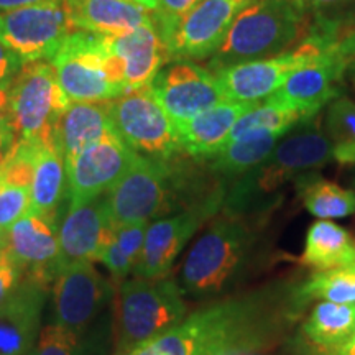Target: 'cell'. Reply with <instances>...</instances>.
<instances>
[{
  "label": "cell",
  "mask_w": 355,
  "mask_h": 355,
  "mask_svg": "<svg viewBox=\"0 0 355 355\" xmlns=\"http://www.w3.org/2000/svg\"><path fill=\"white\" fill-rule=\"evenodd\" d=\"M263 343V316L257 303L235 300L186 318L132 355H234Z\"/></svg>",
  "instance_id": "cell-1"
},
{
  "label": "cell",
  "mask_w": 355,
  "mask_h": 355,
  "mask_svg": "<svg viewBox=\"0 0 355 355\" xmlns=\"http://www.w3.org/2000/svg\"><path fill=\"white\" fill-rule=\"evenodd\" d=\"M309 24L306 12L288 0H255L239 13L211 56L212 73L286 53L303 42Z\"/></svg>",
  "instance_id": "cell-2"
},
{
  "label": "cell",
  "mask_w": 355,
  "mask_h": 355,
  "mask_svg": "<svg viewBox=\"0 0 355 355\" xmlns=\"http://www.w3.org/2000/svg\"><path fill=\"white\" fill-rule=\"evenodd\" d=\"M255 235L235 217H222L191 247L181 268L183 293L209 296L225 291L250 263Z\"/></svg>",
  "instance_id": "cell-3"
},
{
  "label": "cell",
  "mask_w": 355,
  "mask_h": 355,
  "mask_svg": "<svg viewBox=\"0 0 355 355\" xmlns=\"http://www.w3.org/2000/svg\"><path fill=\"white\" fill-rule=\"evenodd\" d=\"M51 64L71 102L112 101L127 92L123 61L104 35L76 30L66 37Z\"/></svg>",
  "instance_id": "cell-4"
},
{
  "label": "cell",
  "mask_w": 355,
  "mask_h": 355,
  "mask_svg": "<svg viewBox=\"0 0 355 355\" xmlns=\"http://www.w3.org/2000/svg\"><path fill=\"white\" fill-rule=\"evenodd\" d=\"M186 316L183 290L166 278H133L121 288L119 349L130 352L166 332Z\"/></svg>",
  "instance_id": "cell-5"
},
{
  "label": "cell",
  "mask_w": 355,
  "mask_h": 355,
  "mask_svg": "<svg viewBox=\"0 0 355 355\" xmlns=\"http://www.w3.org/2000/svg\"><path fill=\"white\" fill-rule=\"evenodd\" d=\"M69 102L51 63L33 61L21 64L8 86L13 133L19 140H42L58 135L61 115Z\"/></svg>",
  "instance_id": "cell-6"
},
{
  "label": "cell",
  "mask_w": 355,
  "mask_h": 355,
  "mask_svg": "<svg viewBox=\"0 0 355 355\" xmlns=\"http://www.w3.org/2000/svg\"><path fill=\"white\" fill-rule=\"evenodd\" d=\"M332 56L343 58L350 64L354 63L347 55H344L337 48L329 46L316 37L306 35L303 42L291 51L273 58H265V60L229 66V68L216 71L214 74L225 99L242 102V104H257L282 87L293 73Z\"/></svg>",
  "instance_id": "cell-7"
},
{
  "label": "cell",
  "mask_w": 355,
  "mask_h": 355,
  "mask_svg": "<svg viewBox=\"0 0 355 355\" xmlns=\"http://www.w3.org/2000/svg\"><path fill=\"white\" fill-rule=\"evenodd\" d=\"M173 194L175 180L168 162L137 155L125 175L107 191L109 219L112 225L150 224L171 209Z\"/></svg>",
  "instance_id": "cell-8"
},
{
  "label": "cell",
  "mask_w": 355,
  "mask_h": 355,
  "mask_svg": "<svg viewBox=\"0 0 355 355\" xmlns=\"http://www.w3.org/2000/svg\"><path fill=\"white\" fill-rule=\"evenodd\" d=\"M76 32L64 0L0 12V43L21 61H46L55 56L68 35Z\"/></svg>",
  "instance_id": "cell-9"
},
{
  "label": "cell",
  "mask_w": 355,
  "mask_h": 355,
  "mask_svg": "<svg viewBox=\"0 0 355 355\" xmlns=\"http://www.w3.org/2000/svg\"><path fill=\"white\" fill-rule=\"evenodd\" d=\"M115 132L135 153L168 159L181 152L175 123L150 94L148 86L110 101Z\"/></svg>",
  "instance_id": "cell-10"
},
{
  "label": "cell",
  "mask_w": 355,
  "mask_h": 355,
  "mask_svg": "<svg viewBox=\"0 0 355 355\" xmlns=\"http://www.w3.org/2000/svg\"><path fill=\"white\" fill-rule=\"evenodd\" d=\"M148 91L173 122L188 121L227 101L209 68L186 60L165 66L148 84Z\"/></svg>",
  "instance_id": "cell-11"
},
{
  "label": "cell",
  "mask_w": 355,
  "mask_h": 355,
  "mask_svg": "<svg viewBox=\"0 0 355 355\" xmlns=\"http://www.w3.org/2000/svg\"><path fill=\"white\" fill-rule=\"evenodd\" d=\"M332 159V145L321 123L314 117L304 125L286 133L259 168L254 170V183L261 193H273L291 178L319 170Z\"/></svg>",
  "instance_id": "cell-12"
},
{
  "label": "cell",
  "mask_w": 355,
  "mask_h": 355,
  "mask_svg": "<svg viewBox=\"0 0 355 355\" xmlns=\"http://www.w3.org/2000/svg\"><path fill=\"white\" fill-rule=\"evenodd\" d=\"M137 155L114 130L64 162L71 206L107 193L125 175Z\"/></svg>",
  "instance_id": "cell-13"
},
{
  "label": "cell",
  "mask_w": 355,
  "mask_h": 355,
  "mask_svg": "<svg viewBox=\"0 0 355 355\" xmlns=\"http://www.w3.org/2000/svg\"><path fill=\"white\" fill-rule=\"evenodd\" d=\"M255 0H202L180 20L165 44L171 60H204L219 50L234 20Z\"/></svg>",
  "instance_id": "cell-14"
},
{
  "label": "cell",
  "mask_w": 355,
  "mask_h": 355,
  "mask_svg": "<svg viewBox=\"0 0 355 355\" xmlns=\"http://www.w3.org/2000/svg\"><path fill=\"white\" fill-rule=\"evenodd\" d=\"M220 194L196 204L180 214L157 219L148 224L140 259L135 265V275L146 279L165 278L193 234L207 217L219 209Z\"/></svg>",
  "instance_id": "cell-15"
},
{
  "label": "cell",
  "mask_w": 355,
  "mask_h": 355,
  "mask_svg": "<svg viewBox=\"0 0 355 355\" xmlns=\"http://www.w3.org/2000/svg\"><path fill=\"white\" fill-rule=\"evenodd\" d=\"M109 282L92 261H79L58 275L53 286V314L58 326L81 336L110 298Z\"/></svg>",
  "instance_id": "cell-16"
},
{
  "label": "cell",
  "mask_w": 355,
  "mask_h": 355,
  "mask_svg": "<svg viewBox=\"0 0 355 355\" xmlns=\"http://www.w3.org/2000/svg\"><path fill=\"white\" fill-rule=\"evenodd\" d=\"M20 272L51 283L56 279L60 257V227L56 216L28 214L7 230V247L3 248Z\"/></svg>",
  "instance_id": "cell-17"
},
{
  "label": "cell",
  "mask_w": 355,
  "mask_h": 355,
  "mask_svg": "<svg viewBox=\"0 0 355 355\" xmlns=\"http://www.w3.org/2000/svg\"><path fill=\"white\" fill-rule=\"evenodd\" d=\"M350 66L343 58H326L293 73L265 102L296 110L304 119L316 117L322 105L340 96L339 81Z\"/></svg>",
  "instance_id": "cell-18"
},
{
  "label": "cell",
  "mask_w": 355,
  "mask_h": 355,
  "mask_svg": "<svg viewBox=\"0 0 355 355\" xmlns=\"http://www.w3.org/2000/svg\"><path fill=\"white\" fill-rule=\"evenodd\" d=\"M114 235L105 198L69 206L60 227V257L56 277L68 266L79 261H97L101 250Z\"/></svg>",
  "instance_id": "cell-19"
},
{
  "label": "cell",
  "mask_w": 355,
  "mask_h": 355,
  "mask_svg": "<svg viewBox=\"0 0 355 355\" xmlns=\"http://www.w3.org/2000/svg\"><path fill=\"white\" fill-rule=\"evenodd\" d=\"M48 286L44 279L25 275L0 303V355H26L32 350Z\"/></svg>",
  "instance_id": "cell-20"
},
{
  "label": "cell",
  "mask_w": 355,
  "mask_h": 355,
  "mask_svg": "<svg viewBox=\"0 0 355 355\" xmlns=\"http://www.w3.org/2000/svg\"><path fill=\"white\" fill-rule=\"evenodd\" d=\"M105 38L110 50L123 61L127 92L148 86L171 60L165 42L153 24L139 26L119 37Z\"/></svg>",
  "instance_id": "cell-21"
},
{
  "label": "cell",
  "mask_w": 355,
  "mask_h": 355,
  "mask_svg": "<svg viewBox=\"0 0 355 355\" xmlns=\"http://www.w3.org/2000/svg\"><path fill=\"white\" fill-rule=\"evenodd\" d=\"M254 104L224 101L206 112L175 123L181 152L196 158H212L227 144L235 122Z\"/></svg>",
  "instance_id": "cell-22"
},
{
  "label": "cell",
  "mask_w": 355,
  "mask_h": 355,
  "mask_svg": "<svg viewBox=\"0 0 355 355\" xmlns=\"http://www.w3.org/2000/svg\"><path fill=\"white\" fill-rule=\"evenodd\" d=\"M76 30L119 37L153 24V13L132 0H64Z\"/></svg>",
  "instance_id": "cell-23"
},
{
  "label": "cell",
  "mask_w": 355,
  "mask_h": 355,
  "mask_svg": "<svg viewBox=\"0 0 355 355\" xmlns=\"http://www.w3.org/2000/svg\"><path fill=\"white\" fill-rule=\"evenodd\" d=\"M114 130L110 101L69 102L58 125V140L63 150L64 162L74 158L86 146Z\"/></svg>",
  "instance_id": "cell-24"
},
{
  "label": "cell",
  "mask_w": 355,
  "mask_h": 355,
  "mask_svg": "<svg viewBox=\"0 0 355 355\" xmlns=\"http://www.w3.org/2000/svg\"><path fill=\"white\" fill-rule=\"evenodd\" d=\"M66 165L58 135L38 140L37 165L32 183L30 212L42 216H56L64 193Z\"/></svg>",
  "instance_id": "cell-25"
},
{
  "label": "cell",
  "mask_w": 355,
  "mask_h": 355,
  "mask_svg": "<svg viewBox=\"0 0 355 355\" xmlns=\"http://www.w3.org/2000/svg\"><path fill=\"white\" fill-rule=\"evenodd\" d=\"M303 263L319 270L339 268L355 263V242L336 222L319 219L306 235Z\"/></svg>",
  "instance_id": "cell-26"
},
{
  "label": "cell",
  "mask_w": 355,
  "mask_h": 355,
  "mask_svg": "<svg viewBox=\"0 0 355 355\" xmlns=\"http://www.w3.org/2000/svg\"><path fill=\"white\" fill-rule=\"evenodd\" d=\"M286 133L257 130L230 141L216 155L214 170L225 176H242L259 168Z\"/></svg>",
  "instance_id": "cell-27"
},
{
  "label": "cell",
  "mask_w": 355,
  "mask_h": 355,
  "mask_svg": "<svg viewBox=\"0 0 355 355\" xmlns=\"http://www.w3.org/2000/svg\"><path fill=\"white\" fill-rule=\"evenodd\" d=\"M303 331L324 354L340 347L355 331V304L327 301L316 304L303 324Z\"/></svg>",
  "instance_id": "cell-28"
},
{
  "label": "cell",
  "mask_w": 355,
  "mask_h": 355,
  "mask_svg": "<svg viewBox=\"0 0 355 355\" xmlns=\"http://www.w3.org/2000/svg\"><path fill=\"white\" fill-rule=\"evenodd\" d=\"M326 123L332 158L340 166L355 165V102L340 96L332 101L327 107Z\"/></svg>",
  "instance_id": "cell-29"
},
{
  "label": "cell",
  "mask_w": 355,
  "mask_h": 355,
  "mask_svg": "<svg viewBox=\"0 0 355 355\" xmlns=\"http://www.w3.org/2000/svg\"><path fill=\"white\" fill-rule=\"evenodd\" d=\"M303 300H324L327 303L355 304V263L321 270L301 286Z\"/></svg>",
  "instance_id": "cell-30"
},
{
  "label": "cell",
  "mask_w": 355,
  "mask_h": 355,
  "mask_svg": "<svg viewBox=\"0 0 355 355\" xmlns=\"http://www.w3.org/2000/svg\"><path fill=\"white\" fill-rule=\"evenodd\" d=\"M303 121H306V119L300 112H296V110L279 107V105L268 104L265 101L257 102L235 122L227 144L241 139L245 133L257 130L288 133L293 127L298 125Z\"/></svg>",
  "instance_id": "cell-31"
},
{
  "label": "cell",
  "mask_w": 355,
  "mask_h": 355,
  "mask_svg": "<svg viewBox=\"0 0 355 355\" xmlns=\"http://www.w3.org/2000/svg\"><path fill=\"white\" fill-rule=\"evenodd\" d=\"M306 209L318 219H340L355 214V193L331 181L318 180L303 191Z\"/></svg>",
  "instance_id": "cell-32"
},
{
  "label": "cell",
  "mask_w": 355,
  "mask_h": 355,
  "mask_svg": "<svg viewBox=\"0 0 355 355\" xmlns=\"http://www.w3.org/2000/svg\"><path fill=\"white\" fill-rule=\"evenodd\" d=\"M32 188L12 181L0 171V229L8 230L30 212Z\"/></svg>",
  "instance_id": "cell-33"
},
{
  "label": "cell",
  "mask_w": 355,
  "mask_h": 355,
  "mask_svg": "<svg viewBox=\"0 0 355 355\" xmlns=\"http://www.w3.org/2000/svg\"><path fill=\"white\" fill-rule=\"evenodd\" d=\"M26 355H86L76 332L53 324L40 332L38 344Z\"/></svg>",
  "instance_id": "cell-34"
},
{
  "label": "cell",
  "mask_w": 355,
  "mask_h": 355,
  "mask_svg": "<svg viewBox=\"0 0 355 355\" xmlns=\"http://www.w3.org/2000/svg\"><path fill=\"white\" fill-rule=\"evenodd\" d=\"M202 0H159L153 13V25L158 30L163 42L184 15L193 10Z\"/></svg>",
  "instance_id": "cell-35"
},
{
  "label": "cell",
  "mask_w": 355,
  "mask_h": 355,
  "mask_svg": "<svg viewBox=\"0 0 355 355\" xmlns=\"http://www.w3.org/2000/svg\"><path fill=\"white\" fill-rule=\"evenodd\" d=\"M148 224L139 222V224H125V225H114V239L121 250L127 255V259L137 265L140 259L141 247H144L145 234Z\"/></svg>",
  "instance_id": "cell-36"
},
{
  "label": "cell",
  "mask_w": 355,
  "mask_h": 355,
  "mask_svg": "<svg viewBox=\"0 0 355 355\" xmlns=\"http://www.w3.org/2000/svg\"><path fill=\"white\" fill-rule=\"evenodd\" d=\"M99 261H102V263L107 266L109 272L112 273V277L115 279H122L123 277H127L132 270H135V265H133L132 261L127 259V255L121 250V247L115 242L114 235L112 239L105 243V247L101 250Z\"/></svg>",
  "instance_id": "cell-37"
},
{
  "label": "cell",
  "mask_w": 355,
  "mask_h": 355,
  "mask_svg": "<svg viewBox=\"0 0 355 355\" xmlns=\"http://www.w3.org/2000/svg\"><path fill=\"white\" fill-rule=\"evenodd\" d=\"M24 273L13 261L8 259L6 250L0 252V303L19 286Z\"/></svg>",
  "instance_id": "cell-38"
},
{
  "label": "cell",
  "mask_w": 355,
  "mask_h": 355,
  "mask_svg": "<svg viewBox=\"0 0 355 355\" xmlns=\"http://www.w3.org/2000/svg\"><path fill=\"white\" fill-rule=\"evenodd\" d=\"M21 68V61L6 44L0 43V89H8L12 79Z\"/></svg>",
  "instance_id": "cell-39"
},
{
  "label": "cell",
  "mask_w": 355,
  "mask_h": 355,
  "mask_svg": "<svg viewBox=\"0 0 355 355\" xmlns=\"http://www.w3.org/2000/svg\"><path fill=\"white\" fill-rule=\"evenodd\" d=\"M0 132H13L10 127V104H8V89H0Z\"/></svg>",
  "instance_id": "cell-40"
},
{
  "label": "cell",
  "mask_w": 355,
  "mask_h": 355,
  "mask_svg": "<svg viewBox=\"0 0 355 355\" xmlns=\"http://www.w3.org/2000/svg\"><path fill=\"white\" fill-rule=\"evenodd\" d=\"M288 2H291L295 7H298L300 10L308 12V10H314V8L336 6V3L344 2V0H288Z\"/></svg>",
  "instance_id": "cell-41"
},
{
  "label": "cell",
  "mask_w": 355,
  "mask_h": 355,
  "mask_svg": "<svg viewBox=\"0 0 355 355\" xmlns=\"http://www.w3.org/2000/svg\"><path fill=\"white\" fill-rule=\"evenodd\" d=\"M15 141V133L13 132H0V166L12 153Z\"/></svg>",
  "instance_id": "cell-42"
},
{
  "label": "cell",
  "mask_w": 355,
  "mask_h": 355,
  "mask_svg": "<svg viewBox=\"0 0 355 355\" xmlns=\"http://www.w3.org/2000/svg\"><path fill=\"white\" fill-rule=\"evenodd\" d=\"M46 2V0H0V12L13 10V8L33 6V3Z\"/></svg>",
  "instance_id": "cell-43"
},
{
  "label": "cell",
  "mask_w": 355,
  "mask_h": 355,
  "mask_svg": "<svg viewBox=\"0 0 355 355\" xmlns=\"http://www.w3.org/2000/svg\"><path fill=\"white\" fill-rule=\"evenodd\" d=\"M324 355H355V331L354 334L349 337V340L345 344L340 345L331 352H326Z\"/></svg>",
  "instance_id": "cell-44"
},
{
  "label": "cell",
  "mask_w": 355,
  "mask_h": 355,
  "mask_svg": "<svg viewBox=\"0 0 355 355\" xmlns=\"http://www.w3.org/2000/svg\"><path fill=\"white\" fill-rule=\"evenodd\" d=\"M132 2L139 3L140 7L146 8V10L155 12V10H157V7H158V3H159V0H132Z\"/></svg>",
  "instance_id": "cell-45"
},
{
  "label": "cell",
  "mask_w": 355,
  "mask_h": 355,
  "mask_svg": "<svg viewBox=\"0 0 355 355\" xmlns=\"http://www.w3.org/2000/svg\"><path fill=\"white\" fill-rule=\"evenodd\" d=\"M7 247V230L0 229V252Z\"/></svg>",
  "instance_id": "cell-46"
},
{
  "label": "cell",
  "mask_w": 355,
  "mask_h": 355,
  "mask_svg": "<svg viewBox=\"0 0 355 355\" xmlns=\"http://www.w3.org/2000/svg\"><path fill=\"white\" fill-rule=\"evenodd\" d=\"M350 66H352V81H354V86H355V61Z\"/></svg>",
  "instance_id": "cell-47"
},
{
  "label": "cell",
  "mask_w": 355,
  "mask_h": 355,
  "mask_svg": "<svg viewBox=\"0 0 355 355\" xmlns=\"http://www.w3.org/2000/svg\"><path fill=\"white\" fill-rule=\"evenodd\" d=\"M121 355H132L130 352H125V354H121Z\"/></svg>",
  "instance_id": "cell-48"
}]
</instances>
